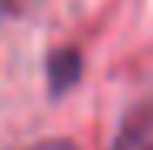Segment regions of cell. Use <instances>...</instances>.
Masks as SVG:
<instances>
[{"instance_id":"7a4b0ae2","label":"cell","mask_w":153,"mask_h":150,"mask_svg":"<svg viewBox=\"0 0 153 150\" xmlns=\"http://www.w3.org/2000/svg\"><path fill=\"white\" fill-rule=\"evenodd\" d=\"M109 150H153V96L129 109Z\"/></svg>"},{"instance_id":"277c9868","label":"cell","mask_w":153,"mask_h":150,"mask_svg":"<svg viewBox=\"0 0 153 150\" xmlns=\"http://www.w3.org/2000/svg\"><path fill=\"white\" fill-rule=\"evenodd\" d=\"M27 0H0V17H24Z\"/></svg>"},{"instance_id":"6da1fadb","label":"cell","mask_w":153,"mask_h":150,"mask_svg":"<svg viewBox=\"0 0 153 150\" xmlns=\"http://www.w3.org/2000/svg\"><path fill=\"white\" fill-rule=\"evenodd\" d=\"M82 51L75 45H61L44 58V78H48V92L51 96H65L68 89H75L82 82Z\"/></svg>"},{"instance_id":"3957f363","label":"cell","mask_w":153,"mask_h":150,"mask_svg":"<svg viewBox=\"0 0 153 150\" xmlns=\"http://www.w3.org/2000/svg\"><path fill=\"white\" fill-rule=\"evenodd\" d=\"M27 150H78V143L68 137H51V140H41V143H34Z\"/></svg>"}]
</instances>
